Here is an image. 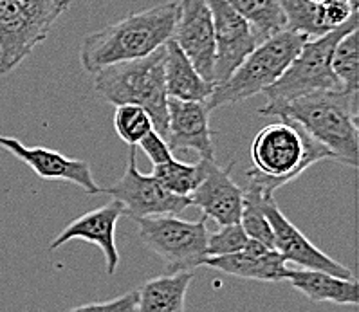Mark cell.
Instances as JSON below:
<instances>
[{"label":"cell","mask_w":359,"mask_h":312,"mask_svg":"<svg viewBox=\"0 0 359 312\" xmlns=\"http://www.w3.org/2000/svg\"><path fill=\"white\" fill-rule=\"evenodd\" d=\"M137 147H141V150L147 154L148 159L152 161L154 166L165 165V163L173 159V154L172 150H170L168 143H166L165 137L161 134H157L156 130L148 132Z\"/></svg>","instance_id":"f1b7e54d"},{"label":"cell","mask_w":359,"mask_h":312,"mask_svg":"<svg viewBox=\"0 0 359 312\" xmlns=\"http://www.w3.org/2000/svg\"><path fill=\"white\" fill-rule=\"evenodd\" d=\"M262 194V191H260ZM260 206L264 215L267 217L273 229V240H275V251H278L285 262H292L302 269L323 271V273L334 274L339 278H355L348 267L341 266L339 262L323 253L320 247L309 240L307 236L296 228L294 224L283 215L275 201V195H260Z\"/></svg>","instance_id":"30bf717a"},{"label":"cell","mask_w":359,"mask_h":312,"mask_svg":"<svg viewBox=\"0 0 359 312\" xmlns=\"http://www.w3.org/2000/svg\"><path fill=\"white\" fill-rule=\"evenodd\" d=\"M253 168L245 173L248 184L264 195H275L282 186L298 179L320 161H336L332 152L287 118L271 123L251 143Z\"/></svg>","instance_id":"7a4b0ae2"},{"label":"cell","mask_w":359,"mask_h":312,"mask_svg":"<svg viewBox=\"0 0 359 312\" xmlns=\"http://www.w3.org/2000/svg\"><path fill=\"white\" fill-rule=\"evenodd\" d=\"M71 8V0H0V74L6 76L33 53Z\"/></svg>","instance_id":"52a82bcc"},{"label":"cell","mask_w":359,"mask_h":312,"mask_svg":"<svg viewBox=\"0 0 359 312\" xmlns=\"http://www.w3.org/2000/svg\"><path fill=\"white\" fill-rule=\"evenodd\" d=\"M359 42L358 27L341 36L336 43L332 55V71L338 78L341 89L351 94H358V74H359Z\"/></svg>","instance_id":"cb8c5ba5"},{"label":"cell","mask_w":359,"mask_h":312,"mask_svg":"<svg viewBox=\"0 0 359 312\" xmlns=\"http://www.w3.org/2000/svg\"><path fill=\"white\" fill-rule=\"evenodd\" d=\"M260 190L255 186L248 184L244 188V206H242L241 215V228L248 235V238L257 240L260 244L267 245L269 249H275V240H273V229L264 215L262 206H260Z\"/></svg>","instance_id":"d4e9b609"},{"label":"cell","mask_w":359,"mask_h":312,"mask_svg":"<svg viewBox=\"0 0 359 312\" xmlns=\"http://www.w3.org/2000/svg\"><path fill=\"white\" fill-rule=\"evenodd\" d=\"M125 215L121 203L110 201L105 206L96 208L93 211H87L78 219L72 220L69 226H65L56 238H53L49 249L62 247L71 240H85L102 249L107 264V274H114L119 266V253L116 245V226L118 220Z\"/></svg>","instance_id":"9a60e30c"},{"label":"cell","mask_w":359,"mask_h":312,"mask_svg":"<svg viewBox=\"0 0 359 312\" xmlns=\"http://www.w3.org/2000/svg\"><path fill=\"white\" fill-rule=\"evenodd\" d=\"M135 305H137V289L125 292L118 298L107 299V301L78 305V307L69 308L67 312H135Z\"/></svg>","instance_id":"83f0119b"},{"label":"cell","mask_w":359,"mask_h":312,"mask_svg":"<svg viewBox=\"0 0 359 312\" xmlns=\"http://www.w3.org/2000/svg\"><path fill=\"white\" fill-rule=\"evenodd\" d=\"M305 40L307 36L304 34L283 29L258 43L228 80L213 85L212 96L206 102L208 110L237 105L264 93L291 65Z\"/></svg>","instance_id":"5b68a950"},{"label":"cell","mask_w":359,"mask_h":312,"mask_svg":"<svg viewBox=\"0 0 359 312\" xmlns=\"http://www.w3.org/2000/svg\"><path fill=\"white\" fill-rule=\"evenodd\" d=\"M287 262L275 249L260 244L257 240H248L245 247L238 253L226 257L206 258L203 266L212 267L220 273L231 274L237 278L257 280V282H282L287 273Z\"/></svg>","instance_id":"e0dca14e"},{"label":"cell","mask_w":359,"mask_h":312,"mask_svg":"<svg viewBox=\"0 0 359 312\" xmlns=\"http://www.w3.org/2000/svg\"><path fill=\"white\" fill-rule=\"evenodd\" d=\"M206 163L208 161L203 159L199 163H182L173 157L165 165L154 166L152 175L170 194L179 195V197H190L206 175Z\"/></svg>","instance_id":"603a6c76"},{"label":"cell","mask_w":359,"mask_h":312,"mask_svg":"<svg viewBox=\"0 0 359 312\" xmlns=\"http://www.w3.org/2000/svg\"><path fill=\"white\" fill-rule=\"evenodd\" d=\"M248 235L241 228V224H229V226H219L215 233L208 235L206 258L226 257V255L238 253L248 244Z\"/></svg>","instance_id":"4316f807"},{"label":"cell","mask_w":359,"mask_h":312,"mask_svg":"<svg viewBox=\"0 0 359 312\" xmlns=\"http://www.w3.org/2000/svg\"><path fill=\"white\" fill-rule=\"evenodd\" d=\"M102 194L121 203L125 213L132 219L152 215H179L191 208L190 197H179L166 190L152 173H143L137 168V152L135 147L128 150L125 173L118 182L109 188H102Z\"/></svg>","instance_id":"9c48e42d"},{"label":"cell","mask_w":359,"mask_h":312,"mask_svg":"<svg viewBox=\"0 0 359 312\" xmlns=\"http://www.w3.org/2000/svg\"><path fill=\"white\" fill-rule=\"evenodd\" d=\"M165 46L134 62L109 65L94 74V90L110 105H137L147 110L157 134L165 137L168 94L165 85Z\"/></svg>","instance_id":"277c9868"},{"label":"cell","mask_w":359,"mask_h":312,"mask_svg":"<svg viewBox=\"0 0 359 312\" xmlns=\"http://www.w3.org/2000/svg\"><path fill=\"white\" fill-rule=\"evenodd\" d=\"M191 282V271L161 274L148 280L137 289L135 312H184Z\"/></svg>","instance_id":"ffe728a7"},{"label":"cell","mask_w":359,"mask_h":312,"mask_svg":"<svg viewBox=\"0 0 359 312\" xmlns=\"http://www.w3.org/2000/svg\"><path fill=\"white\" fill-rule=\"evenodd\" d=\"M165 141L175 152H195L203 161H215L213 130L206 102H181L168 97Z\"/></svg>","instance_id":"5bb4252c"},{"label":"cell","mask_w":359,"mask_h":312,"mask_svg":"<svg viewBox=\"0 0 359 312\" xmlns=\"http://www.w3.org/2000/svg\"><path fill=\"white\" fill-rule=\"evenodd\" d=\"M0 148L29 166L43 181H65L76 184L89 195H100L102 188L94 181L93 170L87 161L67 157L46 147H27L17 137L0 135Z\"/></svg>","instance_id":"4fadbf2b"},{"label":"cell","mask_w":359,"mask_h":312,"mask_svg":"<svg viewBox=\"0 0 359 312\" xmlns=\"http://www.w3.org/2000/svg\"><path fill=\"white\" fill-rule=\"evenodd\" d=\"M242 18L248 20L260 42L285 29V15L280 0H226Z\"/></svg>","instance_id":"44dd1931"},{"label":"cell","mask_w":359,"mask_h":312,"mask_svg":"<svg viewBox=\"0 0 359 312\" xmlns=\"http://www.w3.org/2000/svg\"><path fill=\"white\" fill-rule=\"evenodd\" d=\"M233 166H219L215 161L206 163V175L190 195L191 204L201 208L206 219L215 220L219 226L241 222L244 206V188L233 181Z\"/></svg>","instance_id":"2e32d148"},{"label":"cell","mask_w":359,"mask_h":312,"mask_svg":"<svg viewBox=\"0 0 359 312\" xmlns=\"http://www.w3.org/2000/svg\"><path fill=\"white\" fill-rule=\"evenodd\" d=\"M269 116L298 123L311 137L330 150L334 159L358 166V94L346 90H320L296 97L278 107Z\"/></svg>","instance_id":"3957f363"},{"label":"cell","mask_w":359,"mask_h":312,"mask_svg":"<svg viewBox=\"0 0 359 312\" xmlns=\"http://www.w3.org/2000/svg\"><path fill=\"white\" fill-rule=\"evenodd\" d=\"M172 40L190 58L204 80L213 83L215 31L208 0H181Z\"/></svg>","instance_id":"7c38bea8"},{"label":"cell","mask_w":359,"mask_h":312,"mask_svg":"<svg viewBox=\"0 0 359 312\" xmlns=\"http://www.w3.org/2000/svg\"><path fill=\"white\" fill-rule=\"evenodd\" d=\"M285 15V29L304 34L307 39H318L332 31L325 17L323 2L314 0H280Z\"/></svg>","instance_id":"7402d4cb"},{"label":"cell","mask_w":359,"mask_h":312,"mask_svg":"<svg viewBox=\"0 0 359 312\" xmlns=\"http://www.w3.org/2000/svg\"><path fill=\"white\" fill-rule=\"evenodd\" d=\"M116 134L121 137L128 147H137L148 132L156 130L154 121L143 107L137 105H118L114 112Z\"/></svg>","instance_id":"484cf974"},{"label":"cell","mask_w":359,"mask_h":312,"mask_svg":"<svg viewBox=\"0 0 359 312\" xmlns=\"http://www.w3.org/2000/svg\"><path fill=\"white\" fill-rule=\"evenodd\" d=\"M355 27H358V15L323 36L305 40L300 53L283 71L282 76L262 93L266 96V105L258 112L262 116H269L273 110L296 97L320 93V90H343L338 78L334 76L332 55L339 39Z\"/></svg>","instance_id":"8992f818"},{"label":"cell","mask_w":359,"mask_h":312,"mask_svg":"<svg viewBox=\"0 0 359 312\" xmlns=\"http://www.w3.org/2000/svg\"><path fill=\"white\" fill-rule=\"evenodd\" d=\"M208 6L212 11L215 31L213 85H217L231 76L242 60L260 43V39L248 20L242 18L226 0H208Z\"/></svg>","instance_id":"8fae6325"},{"label":"cell","mask_w":359,"mask_h":312,"mask_svg":"<svg viewBox=\"0 0 359 312\" xmlns=\"http://www.w3.org/2000/svg\"><path fill=\"white\" fill-rule=\"evenodd\" d=\"M285 280L292 289L305 296L313 304H336V305H358L359 287L358 280L339 278L323 271L289 269Z\"/></svg>","instance_id":"ac0fdd59"},{"label":"cell","mask_w":359,"mask_h":312,"mask_svg":"<svg viewBox=\"0 0 359 312\" xmlns=\"http://www.w3.org/2000/svg\"><path fill=\"white\" fill-rule=\"evenodd\" d=\"M165 85L168 97L181 102H208L213 93L212 81L204 80L194 64L173 40L165 43Z\"/></svg>","instance_id":"d6986e66"},{"label":"cell","mask_w":359,"mask_h":312,"mask_svg":"<svg viewBox=\"0 0 359 312\" xmlns=\"http://www.w3.org/2000/svg\"><path fill=\"white\" fill-rule=\"evenodd\" d=\"M177 17L179 2H165L135 11L116 24L87 34L80 47L81 69L96 74L109 65L152 55L172 40Z\"/></svg>","instance_id":"6da1fadb"},{"label":"cell","mask_w":359,"mask_h":312,"mask_svg":"<svg viewBox=\"0 0 359 312\" xmlns=\"http://www.w3.org/2000/svg\"><path fill=\"white\" fill-rule=\"evenodd\" d=\"M140 238L165 262L168 273L194 271L206 260L208 219L182 220L177 215H152L134 219Z\"/></svg>","instance_id":"ba28073f"}]
</instances>
